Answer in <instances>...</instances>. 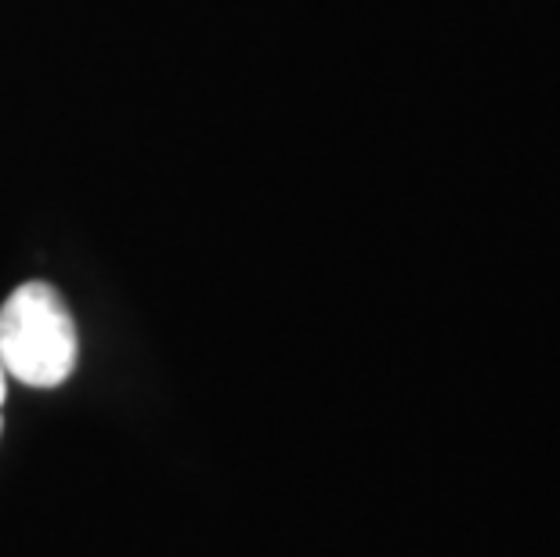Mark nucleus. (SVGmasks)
Segmentation results:
<instances>
[{"instance_id": "nucleus-1", "label": "nucleus", "mask_w": 560, "mask_h": 557, "mask_svg": "<svg viewBox=\"0 0 560 557\" xmlns=\"http://www.w3.org/2000/svg\"><path fill=\"white\" fill-rule=\"evenodd\" d=\"M73 312L51 282H22L0 304V365L26 387H62L77 370Z\"/></svg>"}, {"instance_id": "nucleus-2", "label": "nucleus", "mask_w": 560, "mask_h": 557, "mask_svg": "<svg viewBox=\"0 0 560 557\" xmlns=\"http://www.w3.org/2000/svg\"><path fill=\"white\" fill-rule=\"evenodd\" d=\"M4 395H8V373L0 365V409H4ZM0 431H4V413H0Z\"/></svg>"}]
</instances>
